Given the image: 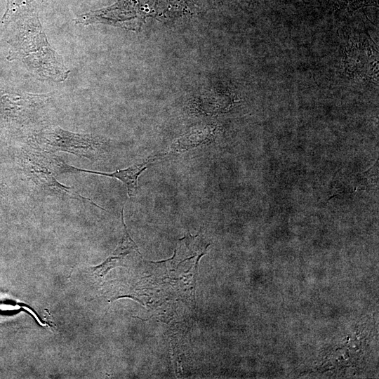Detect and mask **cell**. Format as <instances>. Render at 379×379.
<instances>
[{
    "instance_id": "cell-6",
    "label": "cell",
    "mask_w": 379,
    "mask_h": 379,
    "mask_svg": "<svg viewBox=\"0 0 379 379\" xmlns=\"http://www.w3.org/2000/svg\"><path fill=\"white\" fill-rule=\"evenodd\" d=\"M41 0H7L6 10L1 18V23L6 25L20 20L36 13Z\"/></svg>"
},
{
    "instance_id": "cell-3",
    "label": "cell",
    "mask_w": 379,
    "mask_h": 379,
    "mask_svg": "<svg viewBox=\"0 0 379 379\" xmlns=\"http://www.w3.org/2000/svg\"><path fill=\"white\" fill-rule=\"evenodd\" d=\"M23 166L31 181L47 194L90 203L105 210L91 199L81 196L73 187L66 186L57 180L48 152L32 147L25 154Z\"/></svg>"
},
{
    "instance_id": "cell-5",
    "label": "cell",
    "mask_w": 379,
    "mask_h": 379,
    "mask_svg": "<svg viewBox=\"0 0 379 379\" xmlns=\"http://www.w3.org/2000/svg\"><path fill=\"white\" fill-rule=\"evenodd\" d=\"M214 138L211 126L195 128L178 138L167 149L154 156L157 159L161 157L178 154L210 143Z\"/></svg>"
},
{
    "instance_id": "cell-7",
    "label": "cell",
    "mask_w": 379,
    "mask_h": 379,
    "mask_svg": "<svg viewBox=\"0 0 379 379\" xmlns=\"http://www.w3.org/2000/svg\"><path fill=\"white\" fill-rule=\"evenodd\" d=\"M123 212H124V209H122L121 212V222L123 225V235L121 237V239L117 248L113 252V254L124 256L133 250L137 251L139 254H140L137 245L133 241V240L131 238L127 231L126 226L124 220Z\"/></svg>"
},
{
    "instance_id": "cell-1",
    "label": "cell",
    "mask_w": 379,
    "mask_h": 379,
    "mask_svg": "<svg viewBox=\"0 0 379 379\" xmlns=\"http://www.w3.org/2000/svg\"><path fill=\"white\" fill-rule=\"evenodd\" d=\"M8 58L22 60L41 79L62 81L69 73L49 45L37 13L21 20Z\"/></svg>"
},
{
    "instance_id": "cell-2",
    "label": "cell",
    "mask_w": 379,
    "mask_h": 379,
    "mask_svg": "<svg viewBox=\"0 0 379 379\" xmlns=\"http://www.w3.org/2000/svg\"><path fill=\"white\" fill-rule=\"evenodd\" d=\"M30 142L32 147L46 152H63L93 161L102 159L109 147L108 141L99 135L73 133L56 126L34 133Z\"/></svg>"
},
{
    "instance_id": "cell-9",
    "label": "cell",
    "mask_w": 379,
    "mask_h": 379,
    "mask_svg": "<svg viewBox=\"0 0 379 379\" xmlns=\"http://www.w3.org/2000/svg\"><path fill=\"white\" fill-rule=\"evenodd\" d=\"M348 10L354 11L367 6H377L378 0H343Z\"/></svg>"
},
{
    "instance_id": "cell-4",
    "label": "cell",
    "mask_w": 379,
    "mask_h": 379,
    "mask_svg": "<svg viewBox=\"0 0 379 379\" xmlns=\"http://www.w3.org/2000/svg\"><path fill=\"white\" fill-rule=\"evenodd\" d=\"M156 159L155 157L153 158L149 157L141 163L135 164L126 168L117 170L112 173H106L78 168L66 164L56 155H54L53 154L51 155L53 168L56 174L77 172L96 174L117 178L125 185L128 194L131 198H133L136 194L138 178L139 175L147 168L149 164L154 162Z\"/></svg>"
},
{
    "instance_id": "cell-8",
    "label": "cell",
    "mask_w": 379,
    "mask_h": 379,
    "mask_svg": "<svg viewBox=\"0 0 379 379\" xmlns=\"http://www.w3.org/2000/svg\"><path fill=\"white\" fill-rule=\"evenodd\" d=\"M124 255H112L108 257L102 264L93 267V273L98 277H103L110 269L121 265Z\"/></svg>"
}]
</instances>
